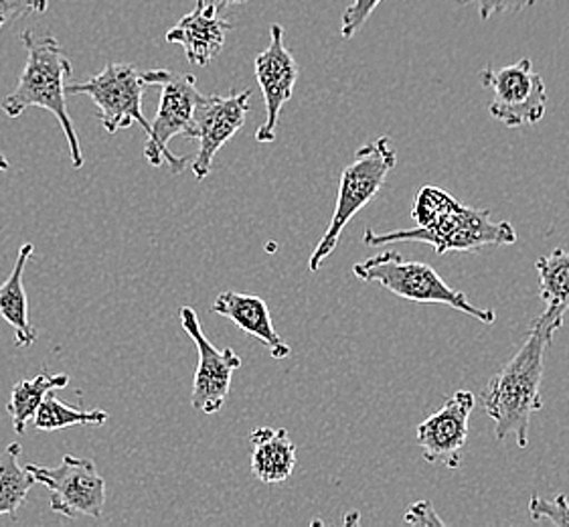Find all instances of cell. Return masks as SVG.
Returning a JSON list of instances; mask_svg holds the SVG:
<instances>
[{
  "label": "cell",
  "instance_id": "obj_1",
  "mask_svg": "<svg viewBox=\"0 0 569 527\" xmlns=\"http://www.w3.org/2000/svg\"><path fill=\"white\" fill-rule=\"evenodd\" d=\"M563 319L566 315L559 310H543L531 322L521 349L482 390V408L495 422L499 443L512 435L519 448L529 447L531 418L543 408L541 381L547 349L553 344V335L563 327Z\"/></svg>",
  "mask_w": 569,
  "mask_h": 527
},
{
  "label": "cell",
  "instance_id": "obj_2",
  "mask_svg": "<svg viewBox=\"0 0 569 527\" xmlns=\"http://www.w3.org/2000/svg\"><path fill=\"white\" fill-rule=\"evenodd\" d=\"M27 49V66L19 86L9 93L0 108L9 118H19L27 108H46L58 118L59 127L68 138L73 169L83 167L80 138L68 112V80L71 76V61L66 58L63 47L53 34H37L27 29L21 33Z\"/></svg>",
  "mask_w": 569,
  "mask_h": 527
},
{
  "label": "cell",
  "instance_id": "obj_3",
  "mask_svg": "<svg viewBox=\"0 0 569 527\" xmlns=\"http://www.w3.org/2000/svg\"><path fill=\"white\" fill-rule=\"evenodd\" d=\"M517 240V230L509 221H492L489 209L462 206L460 201H456L455 206L426 226L388 233H377L367 228L363 233L365 246L371 248L396 241H418L432 246L440 256L448 252H477L489 246H511Z\"/></svg>",
  "mask_w": 569,
  "mask_h": 527
},
{
  "label": "cell",
  "instance_id": "obj_4",
  "mask_svg": "<svg viewBox=\"0 0 569 527\" xmlns=\"http://www.w3.org/2000/svg\"><path fill=\"white\" fill-rule=\"evenodd\" d=\"M396 165L398 150L389 137H379L376 142H367L357 150L355 161L342 169L335 213L308 260L310 272H317L330 253L335 252L349 221L381 191L389 171H393Z\"/></svg>",
  "mask_w": 569,
  "mask_h": 527
},
{
  "label": "cell",
  "instance_id": "obj_5",
  "mask_svg": "<svg viewBox=\"0 0 569 527\" xmlns=\"http://www.w3.org/2000/svg\"><path fill=\"white\" fill-rule=\"evenodd\" d=\"M353 275L363 282L379 285L393 292L396 297L406 298L411 302L446 305L485 325H492L497 319L495 310L472 305L465 292L450 287L430 264L403 260L393 250L377 253L363 262L355 264Z\"/></svg>",
  "mask_w": 569,
  "mask_h": 527
},
{
  "label": "cell",
  "instance_id": "obj_6",
  "mask_svg": "<svg viewBox=\"0 0 569 527\" xmlns=\"http://www.w3.org/2000/svg\"><path fill=\"white\" fill-rule=\"evenodd\" d=\"M142 80L147 86H159V112L150 122V132L147 135L144 157L152 167H162L164 162L171 167L174 175L184 171L189 161L172 155L169 142L174 137L197 138L194 115L197 106L203 102V93L197 88L194 76L177 73L169 69H149L142 71Z\"/></svg>",
  "mask_w": 569,
  "mask_h": 527
},
{
  "label": "cell",
  "instance_id": "obj_7",
  "mask_svg": "<svg viewBox=\"0 0 569 527\" xmlns=\"http://www.w3.org/2000/svg\"><path fill=\"white\" fill-rule=\"evenodd\" d=\"M147 83L142 71L130 63H108L90 80L68 83V96L83 93L98 106L100 122L108 135L140 125L149 135L150 122L142 112V96Z\"/></svg>",
  "mask_w": 569,
  "mask_h": 527
},
{
  "label": "cell",
  "instance_id": "obj_8",
  "mask_svg": "<svg viewBox=\"0 0 569 527\" xmlns=\"http://www.w3.org/2000/svg\"><path fill=\"white\" fill-rule=\"evenodd\" d=\"M480 83L492 92L489 112L507 128L533 127L547 110L546 81L536 73L531 59L507 68L480 71Z\"/></svg>",
  "mask_w": 569,
  "mask_h": 527
},
{
  "label": "cell",
  "instance_id": "obj_9",
  "mask_svg": "<svg viewBox=\"0 0 569 527\" xmlns=\"http://www.w3.org/2000/svg\"><path fill=\"white\" fill-rule=\"evenodd\" d=\"M34 483L46 485L51 494V511L76 519L88 516L100 519L106 505V481L90 459L66 455L59 467L27 465Z\"/></svg>",
  "mask_w": 569,
  "mask_h": 527
},
{
  "label": "cell",
  "instance_id": "obj_10",
  "mask_svg": "<svg viewBox=\"0 0 569 527\" xmlns=\"http://www.w3.org/2000/svg\"><path fill=\"white\" fill-rule=\"evenodd\" d=\"M184 332L193 339L199 354V364L194 371L193 394L191 406L197 412L217 414L228 400L231 390L233 371L241 367V357L233 349H217L201 329L199 317L191 307L179 310Z\"/></svg>",
  "mask_w": 569,
  "mask_h": 527
},
{
  "label": "cell",
  "instance_id": "obj_11",
  "mask_svg": "<svg viewBox=\"0 0 569 527\" xmlns=\"http://www.w3.org/2000/svg\"><path fill=\"white\" fill-rule=\"evenodd\" d=\"M251 90L229 92L228 96H206L203 102L197 106L194 125L199 150L191 162L197 181L207 179L217 152L228 145L233 135L243 128L250 112Z\"/></svg>",
  "mask_w": 569,
  "mask_h": 527
},
{
  "label": "cell",
  "instance_id": "obj_12",
  "mask_svg": "<svg viewBox=\"0 0 569 527\" xmlns=\"http://www.w3.org/2000/svg\"><path fill=\"white\" fill-rule=\"evenodd\" d=\"M253 69L266 103V122L258 128L256 140L273 142L280 112L292 98L300 73L297 59L286 49L282 24L273 23L270 27V46L256 56Z\"/></svg>",
  "mask_w": 569,
  "mask_h": 527
},
{
  "label": "cell",
  "instance_id": "obj_13",
  "mask_svg": "<svg viewBox=\"0 0 569 527\" xmlns=\"http://www.w3.org/2000/svg\"><path fill=\"white\" fill-rule=\"evenodd\" d=\"M475 410L472 391H456L445 406L418 426V445L426 463H445L448 469L460 467L467 445L468 420Z\"/></svg>",
  "mask_w": 569,
  "mask_h": 527
},
{
  "label": "cell",
  "instance_id": "obj_14",
  "mask_svg": "<svg viewBox=\"0 0 569 527\" xmlns=\"http://www.w3.org/2000/svg\"><path fill=\"white\" fill-rule=\"evenodd\" d=\"M236 24L223 19L217 9L197 0L193 11L167 31V41L184 49L189 63L206 68L223 51L226 37Z\"/></svg>",
  "mask_w": 569,
  "mask_h": 527
},
{
  "label": "cell",
  "instance_id": "obj_15",
  "mask_svg": "<svg viewBox=\"0 0 569 527\" xmlns=\"http://www.w3.org/2000/svg\"><path fill=\"white\" fill-rule=\"evenodd\" d=\"M213 312L228 317L229 321L236 322L246 335L260 339L270 349L273 359H286L290 356V347L273 329L270 309L263 298L226 290L216 298Z\"/></svg>",
  "mask_w": 569,
  "mask_h": 527
},
{
  "label": "cell",
  "instance_id": "obj_16",
  "mask_svg": "<svg viewBox=\"0 0 569 527\" xmlns=\"http://www.w3.org/2000/svg\"><path fill=\"white\" fill-rule=\"evenodd\" d=\"M250 443L251 473L260 481L276 485L290 479L297 467V447L286 428H256Z\"/></svg>",
  "mask_w": 569,
  "mask_h": 527
},
{
  "label": "cell",
  "instance_id": "obj_17",
  "mask_svg": "<svg viewBox=\"0 0 569 527\" xmlns=\"http://www.w3.org/2000/svg\"><path fill=\"white\" fill-rule=\"evenodd\" d=\"M33 252L34 246L31 241L21 246L11 276L0 287V317L14 329V341H17V347H21V349L33 347L37 337H39V331L29 321V300H27V292H24L23 280L24 268H27Z\"/></svg>",
  "mask_w": 569,
  "mask_h": 527
},
{
  "label": "cell",
  "instance_id": "obj_18",
  "mask_svg": "<svg viewBox=\"0 0 569 527\" xmlns=\"http://www.w3.org/2000/svg\"><path fill=\"white\" fill-rule=\"evenodd\" d=\"M69 378L66 374L51 376V374H41L33 379H23L14 384L11 391V398L7 404V410L11 416L12 428L17 435H23L27 422L33 420L34 412L39 410L41 401L47 396V391L63 390L68 388Z\"/></svg>",
  "mask_w": 569,
  "mask_h": 527
},
{
  "label": "cell",
  "instance_id": "obj_19",
  "mask_svg": "<svg viewBox=\"0 0 569 527\" xmlns=\"http://www.w3.org/2000/svg\"><path fill=\"white\" fill-rule=\"evenodd\" d=\"M21 445L12 443L0 453V517L17 516L19 507L27 501L33 489L34 477L19 465Z\"/></svg>",
  "mask_w": 569,
  "mask_h": 527
},
{
  "label": "cell",
  "instance_id": "obj_20",
  "mask_svg": "<svg viewBox=\"0 0 569 527\" xmlns=\"http://www.w3.org/2000/svg\"><path fill=\"white\" fill-rule=\"evenodd\" d=\"M539 275V297L546 302V309L568 312L569 310V252L556 248L553 252L541 256L536 262Z\"/></svg>",
  "mask_w": 569,
  "mask_h": 527
},
{
  "label": "cell",
  "instance_id": "obj_21",
  "mask_svg": "<svg viewBox=\"0 0 569 527\" xmlns=\"http://www.w3.org/2000/svg\"><path fill=\"white\" fill-rule=\"evenodd\" d=\"M110 414L106 410H80L71 408L58 398V390L47 391L39 410L34 412L33 425L41 432H56L69 426H102Z\"/></svg>",
  "mask_w": 569,
  "mask_h": 527
},
{
  "label": "cell",
  "instance_id": "obj_22",
  "mask_svg": "<svg viewBox=\"0 0 569 527\" xmlns=\"http://www.w3.org/2000/svg\"><path fill=\"white\" fill-rule=\"evenodd\" d=\"M458 199L446 193L445 189L436 187V185H426L421 187L413 201V209H411V218L416 219L418 226H426L432 219L438 218L440 213H445L446 209L455 206Z\"/></svg>",
  "mask_w": 569,
  "mask_h": 527
},
{
  "label": "cell",
  "instance_id": "obj_23",
  "mask_svg": "<svg viewBox=\"0 0 569 527\" xmlns=\"http://www.w3.org/2000/svg\"><path fill=\"white\" fill-rule=\"evenodd\" d=\"M529 516L533 521H551L553 526L569 527V501L563 494L553 499H546L541 495H533L529 501Z\"/></svg>",
  "mask_w": 569,
  "mask_h": 527
},
{
  "label": "cell",
  "instance_id": "obj_24",
  "mask_svg": "<svg viewBox=\"0 0 569 527\" xmlns=\"http://www.w3.org/2000/svg\"><path fill=\"white\" fill-rule=\"evenodd\" d=\"M381 0H353L347 11L342 14L341 34L345 39H351L353 34L363 29V24L369 21Z\"/></svg>",
  "mask_w": 569,
  "mask_h": 527
},
{
  "label": "cell",
  "instance_id": "obj_25",
  "mask_svg": "<svg viewBox=\"0 0 569 527\" xmlns=\"http://www.w3.org/2000/svg\"><path fill=\"white\" fill-rule=\"evenodd\" d=\"M49 0H0V31L29 14H43Z\"/></svg>",
  "mask_w": 569,
  "mask_h": 527
},
{
  "label": "cell",
  "instance_id": "obj_26",
  "mask_svg": "<svg viewBox=\"0 0 569 527\" xmlns=\"http://www.w3.org/2000/svg\"><path fill=\"white\" fill-rule=\"evenodd\" d=\"M458 4H477L480 19L489 21L492 14H515L536 7L537 0H456Z\"/></svg>",
  "mask_w": 569,
  "mask_h": 527
},
{
  "label": "cell",
  "instance_id": "obj_27",
  "mask_svg": "<svg viewBox=\"0 0 569 527\" xmlns=\"http://www.w3.org/2000/svg\"><path fill=\"white\" fill-rule=\"evenodd\" d=\"M403 521L410 526H445L442 517L438 516V511L433 509L430 501H418L411 505L403 516Z\"/></svg>",
  "mask_w": 569,
  "mask_h": 527
},
{
  "label": "cell",
  "instance_id": "obj_28",
  "mask_svg": "<svg viewBox=\"0 0 569 527\" xmlns=\"http://www.w3.org/2000/svg\"><path fill=\"white\" fill-rule=\"evenodd\" d=\"M199 2H203L206 7H213L217 11H223V9H228L231 4H246L248 0H199Z\"/></svg>",
  "mask_w": 569,
  "mask_h": 527
},
{
  "label": "cell",
  "instance_id": "obj_29",
  "mask_svg": "<svg viewBox=\"0 0 569 527\" xmlns=\"http://www.w3.org/2000/svg\"><path fill=\"white\" fill-rule=\"evenodd\" d=\"M11 169V162L7 161V157L0 152V172L9 171Z\"/></svg>",
  "mask_w": 569,
  "mask_h": 527
}]
</instances>
